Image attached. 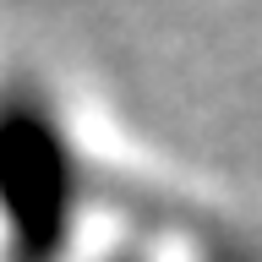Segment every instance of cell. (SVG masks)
<instances>
[{
  "instance_id": "6da1fadb",
  "label": "cell",
  "mask_w": 262,
  "mask_h": 262,
  "mask_svg": "<svg viewBox=\"0 0 262 262\" xmlns=\"http://www.w3.org/2000/svg\"><path fill=\"white\" fill-rule=\"evenodd\" d=\"M77 147L44 93L11 82L0 93V257L55 262L77 224Z\"/></svg>"
},
{
  "instance_id": "7a4b0ae2",
  "label": "cell",
  "mask_w": 262,
  "mask_h": 262,
  "mask_svg": "<svg viewBox=\"0 0 262 262\" xmlns=\"http://www.w3.org/2000/svg\"><path fill=\"white\" fill-rule=\"evenodd\" d=\"M115 262H137V257H115Z\"/></svg>"
}]
</instances>
